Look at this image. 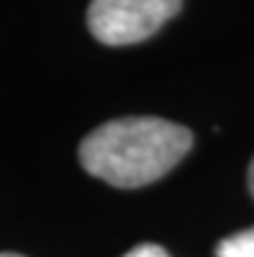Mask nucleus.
Listing matches in <instances>:
<instances>
[{
  "label": "nucleus",
  "mask_w": 254,
  "mask_h": 257,
  "mask_svg": "<svg viewBox=\"0 0 254 257\" xmlns=\"http://www.w3.org/2000/svg\"><path fill=\"white\" fill-rule=\"evenodd\" d=\"M125 257H169V254L158 244H140V247H132Z\"/></svg>",
  "instance_id": "obj_4"
},
{
  "label": "nucleus",
  "mask_w": 254,
  "mask_h": 257,
  "mask_svg": "<svg viewBox=\"0 0 254 257\" xmlns=\"http://www.w3.org/2000/svg\"><path fill=\"white\" fill-rule=\"evenodd\" d=\"M192 148L184 125L161 117H122L88 133L81 143L83 169L114 187H143L169 174Z\"/></svg>",
  "instance_id": "obj_1"
},
{
  "label": "nucleus",
  "mask_w": 254,
  "mask_h": 257,
  "mask_svg": "<svg viewBox=\"0 0 254 257\" xmlns=\"http://www.w3.org/2000/svg\"><path fill=\"white\" fill-rule=\"evenodd\" d=\"M215 254L218 257H254V226L228 236V239H223L215 249Z\"/></svg>",
  "instance_id": "obj_3"
},
{
  "label": "nucleus",
  "mask_w": 254,
  "mask_h": 257,
  "mask_svg": "<svg viewBox=\"0 0 254 257\" xmlns=\"http://www.w3.org/2000/svg\"><path fill=\"white\" fill-rule=\"evenodd\" d=\"M0 257H24V254H16V252H0Z\"/></svg>",
  "instance_id": "obj_6"
},
{
  "label": "nucleus",
  "mask_w": 254,
  "mask_h": 257,
  "mask_svg": "<svg viewBox=\"0 0 254 257\" xmlns=\"http://www.w3.org/2000/svg\"><path fill=\"white\" fill-rule=\"evenodd\" d=\"M249 190H251V195H254V159H251V164H249Z\"/></svg>",
  "instance_id": "obj_5"
},
{
  "label": "nucleus",
  "mask_w": 254,
  "mask_h": 257,
  "mask_svg": "<svg viewBox=\"0 0 254 257\" xmlns=\"http://www.w3.org/2000/svg\"><path fill=\"white\" fill-rule=\"evenodd\" d=\"M179 8L182 0H91L88 29L101 44L125 47L153 37Z\"/></svg>",
  "instance_id": "obj_2"
}]
</instances>
